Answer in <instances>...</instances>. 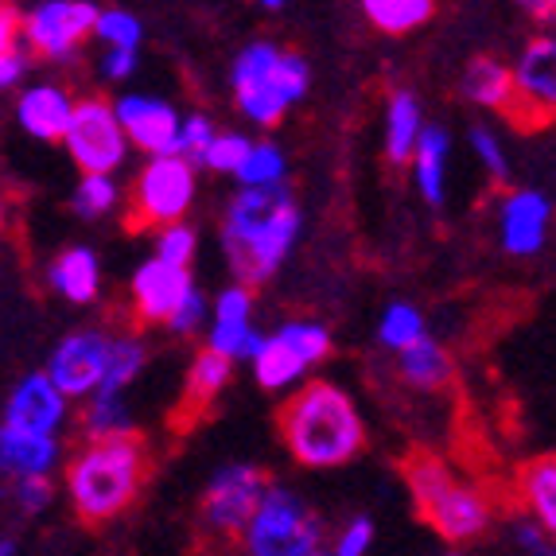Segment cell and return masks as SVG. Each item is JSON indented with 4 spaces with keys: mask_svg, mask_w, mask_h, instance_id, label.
Here are the masks:
<instances>
[{
    "mask_svg": "<svg viewBox=\"0 0 556 556\" xmlns=\"http://www.w3.org/2000/svg\"><path fill=\"white\" fill-rule=\"evenodd\" d=\"M199 199V167L187 164L184 156H152L137 167L129 191V214L132 226H164L187 223V214Z\"/></svg>",
    "mask_w": 556,
    "mask_h": 556,
    "instance_id": "cell-8",
    "label": "cell"
},
{
    "mask_svg": "<svg viewBox=\"0 0 556 556\" xmlns=\"http://www.w3.org/2000/svg\"><path fill=\"white\" fill-rule=\"evenodd\" d=\"M98 12L102 9L93 0H39V4L24 9L20 47L39 63H71L93 39Z\"/></svg>",
    "mask_w": 556,
    "mask_h": 556,
    "instance_id": "cell-9",
    "label": "cell"
},
{
    "mask_svg": "<svg viewBox=\"0 0 556 556\" xmlns=\"http://www.w3.org/2000/svg\"><path fill=\"white\" fill-rule=\"evenodd\" d=\"M12 502H16V510L24 518H36V514L51 510V502H55V482L51 479H24V482H12Z\"/></svg>",
    "mask_w": 556,
    "mask_h": 556,
    "instance_id": "cell-40",
    "label": "cell"
},
{
    "mask_svg": "<svg viewBox=\"0 0 556 556\" xmlns=\"http://www.w3.org/2000/svg\"><path fill=\"white\" fill-rule=\"evenodd\" d=\"M195 277L191 269H176L156 257H144L129 280V304L132 316L149 327H167L176 312L195 296Z\"/></svg>",
    "mask_w": 556,
    "mask_h": 556,
    "instance_id": "cell-16",
    "label": "cell"
},
{
    "mask_svg": "<svg viewBox=\"0 0 556 556\" xmlns=\"http://www.w3.org/2000/svg\"><path fill=\"white\" fill-rule=\"evenodd\" d=\"M63 149L83 176H117L132 152L129 137L113 113V102H105V98H78Z\"/></svg>",
    "mask_w": 556,
    "mask_h": 556,
    "instance_id": "cell-11",
    "label": "cell"
},
{
    "mask_svg": "<svg viewBox=\"0 0 556 556\" xmlns=\"http://www.w3.org/2000/svg\"><path fill=\"white\" fill-rule=\"evenodd\" d=\"M230 378H233V362H226L223 354H214V351H206V346H203V351L191 358V366H187V378H184V413H187V417H199V413H206V408H211L214 401L226 393Z\"/></svg>",
    "mask_w": 556,
    "mask_h": 556,
    "instance_id": "cell-27",
    "label": "cell"
},
{
    "mask_svg": "<svg viewBox=\"0 0 556 556\" xmlns=\"http://www.w3.org/2000/svg\"><path fill=\"white\" fill-rule=\"evenodd\" d=\"M553 199L545 191H533V187H518V191H506L494 206V238H498L502 253L506 257H538L548 245V233H553Z\"/></svg>",
    "mask_w": 556,
    "mask_h": 556,
    "instance_id": "cell-14",
    "label": "cell"
},
{
    "mask_svg": "<svg viewBox=\"0 0 556 556\" xmlns=\"http://www.w3.org/2000/svg\"><path fill=\"white\" fill-rule=\"evenodd\" d=\"M425 334H428L425 312H420L417 304H408V300H393L378 316V343L390 354L408 351V346L420 343Z\"/></svg>",
    "mask_w": 556,
    "mask_h": 556,
    "instance_id": "cell-32",
    "label": "cell"
},
{
    "mask_svg": "<svg viewBox=\"0 0 556 556\" xmlns=\"http://www.w3.org/2000/svg\"><path fill=\"white\" fill-rule=\"evenodd\" d=\"M280 444L307 471H334L366 452V417L339 381L312 378L285 397L277 413Z\"/></svg>",
    "mask_w": 556,
    "mask_h": 556,
    "instance_id": "cell-1",
    "label": "cell"
},
{
    "mask_svg": "<svg viewBox=\"0 0 556 556\" xmlns=\"http://www.w3.org/2000/svg\"><path fill=\"white\" fill-rule=\"evenodd\" d=\"M121 129L129 137V149L144 152V160L152 156H176L179 144V125H184V113L176 110L164 98H152V93H121L113 102Z\"/></svg>",
    "mask_w": 556,
    "mask_h": 556,
    "instance_id": "cell-17",
    "label": "cell"
},
{
    "mask_svg": "<svg viewBox=\"0 0 556 556\" xmlns=\"http://www.w3.org/2000/svg\"><path fill=\"white\" fill-rule=\"evenodd\" d=\"M110 339L113 334L105 327H75V331L63 334L51 346L43 374L71 405L75 401H90L93 393L102 390L105 362H110Z\"/></svg>",
    "mask_w": 556,
    "mask_h": 556,
    "instance_id": "cell-13",
    "label": "cell"
},
{
    "mask_svg": "<svg viewBox=\"0 0 556 556\" xmlns=\"http://www.w3.org/2000/svg\"><path fill=\"white\" fill-rule=\"evenodd\" d=\"M413 167V187L428 206H444L447 199V167H452V137L440 125H428L417 140V152L408 160Z\"/></svg>",
    "mask_w": 556,
    "mask_h": 556,
    "instance_id": "cell-24",
    "label": "cell"
},
{
    "mask_svg": "<svg viewBox=\"0 0 556 556\" xmlns=\"http://www.w3.org/2000/svg\"><path fill=\"white\" fill-rule=\"evenodd\" d=\"M152 459L137 437L129 440H83V447L66 455L63 491L71 510L90 526L121 518L140 498L149 482Z\"/></svg>",
    "mask_w": 556,
    "mask_h": 556,
    "instance_id": "cell-3",
    "label": "cell"
},
{
    "mask_svg": "<svg viewBox=\"0 0 556 556\" xmlns=\"http://www.w3.org/2000/svg\"><path fill=\"white\" fill-rule=\"evenodd\" d=\"M78 432H83V440H129L137 437V417H132L125 397L93 393L78 408Z\"/></svg>",
    "mask_w": 556,
    "mask_h": 556,
    "instance_id": "cell-28",
    "label": "cell"
},
{
    "mask_svg": "<svg viewBox=\"0 0 556 556\" xmlns=\"http://www.w3.org/2000/svg\"><path fill=\"white\" fill-rule=\"evenodd\" d=\"M312 90V63L296 47L253 39L230 63V98L253 129H277Z\"/></svg>",
    "mask_w": 556,
    "mask_h": 556,
    "instance_id": "cell-5",
    "label": "cell"
},
{
    "mask_svg": "<svg viewBox=\"0 0 556 556\" xmlns=\"http://www.w3.org/2000/svg\"><path fill=\"white\" fill-rule=\"evenodd\" d=\"M467 140H471V152H475V160L482 164V172H486L494 184H506V179H510V160H506L502 140L494 137L486 125H475V129L467 132Z\"/></svg>",
    "mask_w": 556,
    "mask_h": 556,
    "instance_id": "cell-38",
    "label": "cell"
},
{
    "mask_svg": "<svg viewBox=\"0 0 556 556\" xmlns=\"http://www.w3.org/2000/svg\"><path fill=\"white\" fill-rule=\"evenodd\" d=\"M269 482L273 479L265 475V467L245 464V459L218 467L206 479L203 502H199V518H203L206 533L218 541H238L241 529L250 526L253 510L265 498V491H269Z\"/></svg>",
    "mask_w": 556,
    "mask_h": 556,
    "instance_id": "cell-10",
    "label": "cell"
},
{
    "mask_svg": "<svg viewBox=\"0 0 556 556\" xmlns=\"http://www.w3.org/2000/svg\"><path fill=\"white\" fill-rule=\"evenodd\" d=\"M152 257L164 261V265H176V269H191L199 257V230L191 223H176V226L156 230Z\"/></svg>",
    "mask_w": 556,
    "mask_h": 556,
    "instance_id": "cell-35",
    "label": "cell"
},
{
    "mask_svg": "<svg viewBox=\"0 0 556 556\" xmlns=\"http://www.w3.org/2000/svg\"><path fill=\"white\" fill-rule=\"evenodd\" d=\"M334 351L331 327L319 319H285L269 334H261L253 351V381L265 393H292L304 381H312V370L324 366Z\"/></svg>",
    "mask_w": 556,
    "mask_h": 556,
    "instance_id": "cell-6",
    "label": "cell"
},
{
    "mask_svg": "<svg viewBox=\"0 0 556 556\" xmlns=\"http://www.w3.org/2000/svg\"><path fill=\"white\" fill-rule=\"evenodd\" d=\"M47 285L59 300L86 307L102 296V257L90 245H66L47 265Z\"/></svg>",
    "mask_w": 556,
    "mask_h": 556,
    "instance_id": "cell-21",
    "label": "cell"
},
{
    "mask_svg": "<svg viewBox=\"0 0 556 556\" xmlns=\"http://www.w3.org/2000/svg\"><path fill=\"white\" fill-rule=\"evenodd\" d=\"M307 556H331V548H316V553H307Z\"/></svg>",
    "mask_w": 556,
    "mask_h": 556,
    "instance_id": "cell-49",
    "label": "cell"
},
{
    "mask_svg": "<svg viewBox=\"0 0 556 556\" xmlns=\"http://www.w3.org/2000/svg\"><path fill=\"white\" fill-rule=\"evenodd\" d=\"M257 300L253 288L245 285H226L218 296L211 300V319H206V351L223 354L226 362H250L261 343L257 331Z\"/></svg>",
    "mask_w": 556,
    "mask_h": 556,
    "instance_id": "cell-15",
    "label": "cell"
},
{
    "mask_svg": "<svg viewBox=\"0 0 556 556\" xmlns=\"http://www.w3.org/2000/svg\"><path fill=\"white\" fill-rule=\"evenodd\" d=\"M149 370V343L137 331H121L110 339V362H105L102 390L110 397H125L140 381V374Z\"/></svg>",
    "mask_w": 556,
    "mask_h": 556,
    "instance_id": "cell-29",
    "label": "cell"
},
{
    "mask_svg": "<svg viewBox=\"0 0 556 556\" xmlns=\"http://www.w3.org/2000/svg\"><path fill=\"white\" fill-rule=\"evenodd\" d=\"M250 144L253 137H245V132H233V129H218V137L211 140V149L203 152V160H199L195 167H206V172H214V176H238L241 160L250 156Z\"/></svg>",
    "mask_w": 556,
    "mask_h": 556,
    "instance_id": "cell-36",
    "label": "cell"
},
{
    "mask_svg": "<svg viewBox=\"0 0 556 556\" xmlns=\"http://www.w3.org/2000/svg\"><path fill=\"white\" fill-rule=\"evenodd\" d=\"M514 494L521 502V518H529L548 538H556V455H538L518 471Z\"/></svg>",
    "mask_w": 556,
    "mask_h": 556,
    "instance_id": "cell-23",
    "label": "cell"
},
{
    "mask_svg": "<svg viewBox=\"0 0 556 556\" xmlns=\"http://www.w3.org/2000/svg\"><path fill=\"white\" fill-rule=\"evenodd\" d=\"M447 556H459V553H447Z\"/></svg>",
    "mask_w": 556,
    "mask_h": 556,
    "instance_id": "cell-50",
    "label": "cell"
},
{
    "mask_svg": "<svg viewBox=\"0 0 556 556\" xmlns=\"http://www.w3.org/2000/svg\"><path fill=\"white\" fill-rule=\"evenodd\" d=\"M4 223H9V203H4V195H0V230H4Z\"/></svg>",
    "mask_w": 556,
    "mask_h": 556,
    "instance_id": "cell-46",
    "label": "cell"
},
{
    "mask_svg": "<svg viewBox=\"0 0 556 556\" xmlns=\"http://www.w3.org/2000/svg\"><path fill=\"white\" fill-rule=\"evenodd\" d=\"M28 71H31V59L24 47H16V51H0V93L24 90V86H28Z\"/></svg>",
    "mask_w": 556,
    "mask_h": 556,
    "instance_id": "cell-43",
    "label": "cell"
},
{
    "mask_svg": "<svg viewBox=\"0 0 556 556\" xmlns=\"http://www.w3.org/2000/svg\"><path fill=\"white\" fill-rule=\"evenodd\" d=\"M0 556H16V545H12V541H0Z\"/></svg>",
    "mask_w": 556,
    "mask_h": 556,
    "instance_id": "cell-48",
    "label": "cell"
},
{
    "mask_svg": "<svg viewBox=\"0 0 556 556\" xmlns=\"http://www.w3.org/2000/svg\"><path fill=\"white\" fill-rule=\"evenodd\" d=\"M425 105L413 90H393L386 98V132H381V149H386V160L393 167H408L413 152H417V140L425 137Z\"/></svg>",
    "mask_w": 556,
    "mask_h": 556,
    "instance_id": "cell-22",
    "label": "cell"
},
{
    "mask_svg": "<svg viewBox=\"0 0 556 556\" xmlns=\"http://www.w3.org/2000/svg\"><path fill=\"white\" fill-rule=\"evenodd\" d=\"M75 93L63 83H28L16 93V125L31 140L43 144H63L71 117H75Z\"/></svg>",
    "mask_w": 556,
    "mask_h": 556,
    "instance_id": "cell-19",
    "label": "cell"
},
{
    "mask_svg": "<svg viewBox=\"0 0 556 556\" xmlns=\"http://www.w3.org/2000/svg\"><path fill=\"white\" fill-rule=\"evenodd\" d=\"M374 541H378V526L366 514H354L351 521L334 529L331 538V556H370Z\"/></svg>",
    "mask_w": 556,
    "mask_h": 556,
    "instance_id": "cell-37",
    "label": "cell"
},
{
    "mask_svg": "<svg viewBox=\"0 0 556 556\" xmlns=\"http://www.w3.org/2000/svg\"><path fill=\"white\" fill-rule=\"evenodd\" d=\"M408 498L425 518V526L447 545H475L494 526V498L471 475L455 471L444 455L413 452L401 464Z\"/></svg>",
    "mask_w": 556,
    "mask_h": 556,
    "instance_id": "cell-4",
    "label": "cell"
},
{
    "mask_svg": "<svg viewBox=\"0 0 556 556\" xmlns=\"http://www.w3.org/2000/svg\"><path fill=\"white\" fill-rule=\"evenodd\" d=\"M514 102L510 121L518 129H541L556 121V28H541L521 43L510 63Z\"/></svg>",
    "mask_w": 556,
    "mask_h": 556,
    "instance_id": "cell-12",
    "label": "cell"
},
{
    "mask_svg": "<svg viewBox=\"0 0 556 556\" xmlns=\"http://www.w3.org/2000/svg\"><path fill=\"white\" fill-rule=\"evenodd\" d=\"M397 374H401V381H405V386H413V390L437 393V390H444L447 381H452L455 362H452V354H447V346L440 343V339L425 334L420 343H413L408 351L397 354Z\"/></svg>",
    "mask_w": 556,
    "mask_h": 556,
    "instance_id": "cell-26",
    "label": "cell"
},
{
    "mask_svg": "<svg viewBox=\"0 0 556 556\" xmlns=\"http://www.w3.org/2000/svg\"><path fill=\"white\" fill-rule=\"evenodd\" d=\"M214 137H218V125H214V121L206 117V113H184L176 156H184L187 164H199V160H203V152L211 149Z\"/></svg>",
    "mask_w": 556,
    "mask_h": 556,
    "instance_id": "cell-39",
    "label": "cell"
},
{
    "mask_svg": "<svg viewBox=\"0 0 556 556\" xmlns=\"http://www.w3.org/2000/svg\"><path fill=\"white\" fill-rule=\"evenodd\" d=\"M459 93L479 110L506 113L514 102V83H510V63H502L494 55H475L459 75Z\"/></svg>",
    "mask_w": 556,
    "mask_h": 556,
    "instance_id": "cell-25",
    "label": "cell"
},
{
    "mask_svg": "<svg viewBox=\"0 0 556 556\" xmlns=\"http://www.w3.org/2000/svg\"><path fill=\"white\" fill-rule=\"evenodd\" d=\"M241 556H307L324 548V518L285 482L269 491L238 538Z\"/></svg>",
    "mask_w": 556,
    "mask_h": 556,
    "instance_id": "cell-7",
    "label": "cell"
},
{
    "mask_svg": "<svg viewBox=\"0 0 556 556\" xmlns=\"http://www.w3.org/2000/svg\"><path fill=\"white\" fill-rule=\"evenodd\" d=\"M20 20H24V9L0 0V51H16L20 47Z\"/></svg>",
    "mask_w": 556,
    "mask_h": 556,
    "instance_id": "cell-45",
    "label": "cell"
},
{
    "mask_svg": "<svg viewBox=\"0 0 556 556\" xmlns=\"http://www.w3.org/2000/svg\"><path fill=\"white\" fill-rule=\"evenodd\" d=\"M93 39H98L105 51H140L144 24H140V16L129 9H102L98 12V24H93Z\"/></svg>",
    "mask_w": 556,
    "mask_h": 556,
    "instance_id": "cell-34",
    "label": "cell"
},
{
    "mask_svg": "<svg viewBox=\"0 0 556 556\" xmlns=\"http://www.w3.org/2000/svg\"><path fill=\"white\" fill-rule=\"evenodd\" d=\"M362 16L370 20V28H378L381 36H408V31L432 24L437 4L432 0H366Z\"/></svg>",
    "mask_w": 556,
    "mask_h": 556,
    "instance_id": "cell-30",
    "label": "cell"
},
{
    "mask_svg": "<svg viewBox=\"0 0 556 556\" xmlns=\"http://www.w3.org/2000/svg\"><path fill=\"white\" fill-rule=\"evenodd\" d=\"M238 187H250V191H273V187H288V156L280 152V144L273 140H253L250 156L241 160L238 167Z\"/></svg>",
    "mask_w": 556,
    "mask_h": 556,
    "instance_id": "cell-31",
    "label": "cell"
},
{
    "mask_svg": "<svg viewBox=\"0 0 556 556\" xmlns=\"http://www.w3.org/2000/svg\"><path fill=\"white\" fill-rule=\"evenodd\" d=\"M125 191H121L117 176H83L71 191V211L86 223H102L121 206Z\"/></svg>",
    "mask_w": 556,
    "mask_h": 556,
    "instance_id": "cell-33",
    "label": "cell"
},
{
    "mask_svg": "<svg viewBox=\"0 0 556 556\" xmlns=\"http://www.w3.org/2000/svg\"><path fill=\"white\" fill-rule=\"evenodd\" d=\"M206 319H211V300H206L203 292L195 288V296L179 307L176 319L167 324V331H172V334H195V331H203V327H206Z\"/></svg>",
    "mask_w": 556,
    "mask_h": 556,
    "instance_id": "cell-42",
    "label": "cell"
},
{
    "mask_svg": "<svg viewBox=\"0 0 556 556\" xmlns=\"http://www.w3.org/2000/svg\"><path fill=\"white\" fill-rule=\"evenodd\" d=\"M63 467V440L36 437L20 428L0 425V479L24 482V479H51Z\"/></svg>",
    "mask_w": 556,
    "mask_h": 556,
    "instance_id": "cell-20",
    "label": "cell"
},
{
    "mask_svg": "<svg viewBox=\"0 0 556 556\" xmlns=\"http://www.w3.org/2000/svg\"><path fill=\"white\" fill-rule=\"evenodd\" d=\"M261 9H265V12H285V4H280V0H265Z\"/></svg>",
    "mask_w": 556,
    "mask_h": 556,
    "instance_id": "cell-47",
    "label": "cell"
},
{
    "mask_svg": "<svg viewBox=\"0 0 556 556\" xmlns=\"http://www.w3.org/2000/svg\"><path fill=\"white\" fill-rule=\"evenodd\" d=\"M510 541L518 556H556V538H548L545 529H538L529 518L510 521Z\"/></svg>",
    "mask_w": 556,
    "mask_h": 556,
    "instance_id": "cell-41",
    "label": "cell"
},
{
    "mask_svg": "<svg viewBox=\"0 0 556 556\" xmlns=\"http://www.w3.org/2000/svg\"><path fill=\"white\" fill-rule=\"evenodd\" d=\"M300 230H304V214L288 187H273V191L238 187L218 223V241H223L233 285L257 288L277 277L296 250Z\"/></svg>",
    "mask_w": 556,
    "mask_h": 556,
    "instance_id": "cell-2",
    "label": "cell"
},
{
    "mask_svg": "<svg viewBox=\"0 0 556 556\" xmlns=\"http://www.w3.org/2000/svg\"><path fill=\"white\" fill-rule=\"evenodd\" d=\"M66 420H71V401L51 386L43 370L24 374L4 397V413H0V425L36 432V437H59Z\"/></svg>",
    "mask_w": 556,
    "mask_h": 556,
    "instance_id": "cell-18",
    "label": "cell"
},
{
    "mask_svg": "<svg viewBox=\"0 0 556 556\" xmlns=\"http://www.w3.org/2000/svg\"><path fill=\"white\" fill-rule=\"evenodd\" d=\"M137 66H140L137 51H105L102 63H98V75H102L105 83H129V78L137 75Z\"/></svg>",
    "mask_w": 556,
    "mask_h": 556,
    "instance_id": "cell-44",
    "label": "cell"
}]
</instances>
